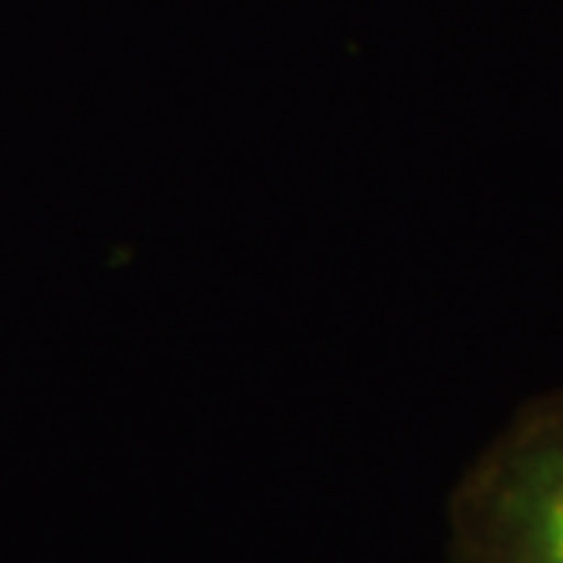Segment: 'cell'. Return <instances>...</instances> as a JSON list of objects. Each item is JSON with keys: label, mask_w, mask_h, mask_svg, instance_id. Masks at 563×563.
<instances>
[{"label": "cell", "mask_w": 563, "mask_h": 563, "mask_svg": "<svg viewBox=\"0 0 563 563\" xmlns=\"http://www.w3.org/2000/svg\"><path fill=\"white\" fill-rule=\"evenodd\" d=\"M448 563H563V388L517 407L463 470Z\"/></svg>", "instance_id": "cell-1"}]
</instances>
